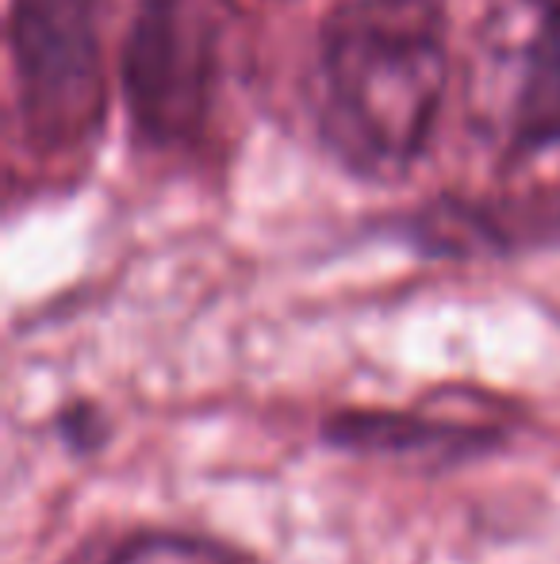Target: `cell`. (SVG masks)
Here are the masks:
<instances>
[{
    "mask_svg": "<svg viewBox=\"0 0 560 564\" xmlns=\"http://www.w3.org/2000/svg\"><path fill=\"white\" fill-rule=\"evenodd\" d=\"M449 89L441 0H342L319 28L315 123L353 177L404 181Z\"/></svg>",
    "mask_w": 560,
    "mask_h": 564,
    "instance_id": "obj_1",
    "label": "cell"
},
{
    "mask_svg": "<svg viewBox=\"0 0 560 564\" xmlns=\"http://www.w3.org/2000/svg\"><path fill=\"white\" fill-rule=\"evenodd\" d=\"M234 28V0H139L120 82L131 127L146 147L177 150L204 139Z\"/></svg>",
    "mask_w": 560,
    "mask_h": 564,
    "instance_id": "obj_2",
    "label": "cell"
},
{
    "mask_svg": "<svg viewBox=\"0 0 560 564\" xmlns=\"http://www.w3.org/2000/svg\"><path fill=\"white\" fill-rule=\"evenodd\" d=\"M105 0H8V58L23 147L39 158L81 154L108 112L100 58Z\"/></svg>",
    "mask_w": 560,
    "mask_h": 564,
    "instance_id": "obj_3",
    "label": "cell"
},
{
    "mask_svg": "<svg viewBox=\"0 0 560 564\" xmlns=\"http://www.w3.org/2000/svg\"><path fill=\"white\" fill-rule=\"evenodd\" d=\"M515 426V403H499L472 388H438L415 408L330 411L319 423V442L350 457L449 473L499 453Z\"/></svg>",
    "mask_w": 560,
    "mask_h": 564,
    "instance_id": "obj_4",
    "label": "cell"
},
{
    "mask_svg": "<svg viewBox=\"0 0 560 564\" xmlns=\"http://www.w3.org/2000/svg\"><path fill=\"white\" fill-rule=\"evenodd\" d=\"M487 54H495L492 131L503 165H560V0H515Z\"/></svg>",
    "mask_w": 560,
    "mask_h": 564,
    "instance_id": "obj_5",
    "label": "cell"
},
{
    "mask_svg": "<svg viewBox=\"0 0 560 564\" xmlns=\"http://www.w3.org/2000/svg\"><path fill=\"white\" fill-rule=\"evenodd\" d=\"M392 235L422 258H515L560 246V204L538 196H441L399 219Z\"/></svg>",
    "mask_w": 560,
    "mask_h": 564,
    "instance_id": "obj_6",
    "label": "cell"
},
{
    "mask_svg": "<svg viewBox=\"0 0 560 564\" xmlns=\"http://www.w3.org/2000/svg\"><path fill=\"white\" fill-rule=\"evenodd\" d=\"M62 564H250L211 534L173 527H116L85 534Z\"/></svg>",
    "mask_w": 560,
    "mask_h": 564,
    "instance_id": "obj_7",
    "label": "cell"
},
{
    "mask_svg": "<svg viewBox=\"0 0 560 564\" xmlns=\"http://www.w3.org/2000/svg\"><path fill=\"white\" fill-rule=\"evenodd\" d=\"M58 442L77 457H92L112 442V423L97 403H69L58 411Z\"/></svg>",
    "mask_w": 560,
    "mask_h": 564,
    "instance_id": "obj_8",
    "label": "cell"
}]
</instances>
